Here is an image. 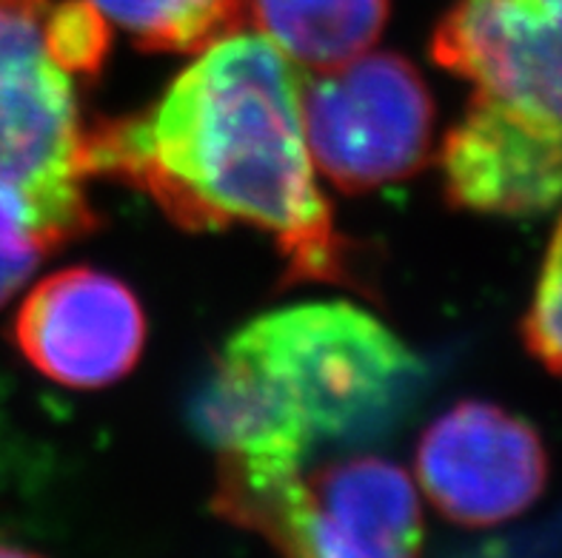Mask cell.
I'll return each instance as SVG.
<instances>
[{"label": "cell", "instance_id": "cell-13", "mask_svg": "<svg viewBox=\"0 0 562 558\" xmlns=\"http://www.w3.org/2000/svg\"><path fill=\"white\" fill-rule=\"evenodd\" d=\"M522 333H526V345L531 348V354L546 368L562 376V217L542 262Z\"/></svg>", "mask_w": 562, "mask_h": 558}, {"label": "cell", "instance_id": "cell-4", "mask_svg": "<svg viewBox=\"0 0 562 558\" xmlns=\"http://www.w3.org/2000/svg\"><path fill=\"white\" fill-rule=\"evenodd\" d=\"M55 0H0V197L55 248L94 228L83 197V126L75 89L52 60Z\"/></svg>", "mask_w": 562, "mask_h": 558}, {"label": "cell", "instance_id": "cell-5", "mask_svg": "<svg viewBox=\"0 0 562 558\" xmlns=\"http://www.w3.org/2000/svg\"><path fill=\"white\" fill-rule=\"evenodd\" d=\"M303 132L314 169L363 194L412 178L431 157L435 100L403 55H360L303 80Z\"/></svg>", "mask_w": 562, "mask_h": 558}, {"label": "cell", "instance_id": "cell-14", "mask_svg": "<svg viewBox=\"0 0 562 558\" xmlns=\"http://www.w3.org/2000/svg\"><path fill=\"white\" fill-rule=\"evenodd\" d=\"M57 251L14 203L0 197V308L26 285L46 254Z\"/></svg>", "mask_w": 562, "mask_h": 558}, {"label": "cell", "instance_id": "cell-6", "mask_svg": "<svg viewBox=\"0 0 562 558\" xmlns=\"http://www.w3.org/2000/svg\"><path fill=\"white\" fill-rule=\"evenodd\" d=\"M417 479L442 516L465 527L517 519L549 481V456L528 422L492 402H460L428 424Z\"/></svg>", "mask_w": 562, "mask_h": 558}, {"label": "cell", "instance_id": "cell-9", "mask_svg": "<svg viewBox=\"0 0 562 558\" xmlns=\"http://www.w3.org/2000/svg\"><path fill=\"white\" fill-rule=\"evenodd\" d=\"M446 197L492 217H540L562 205V126L474 92L440 149Z\"/></svg>", "mask_w": 562, "mask_h": 558}, {"label": "cell", "instance_id": "cell-1", "mask_svg": "<svg viewBox=\"0 0 562 558\" xmlns=\"http://www.w3.org/2000/svg\"><path fill=\"white\" fill-rule=\"evenodd\" d=\"M303 80L243 29L198 52L149 112L83 128L86 174L146 191L189 231L246 223L271 234L283 283H355L349 242L314 180Z\"/></svg>", "mask_w": 562, "mask_h": 558}, {"label": "cell", "instance_id": "cell-10", "mask_svg": "<svg viewBox=\"0 0 562 558\" xmlns=\"http://www.w3.org/2000/svg\"><path fill=\"white\" fill-rule=\"evenodd\" d=\"M251 26L292 64L331 69L380 41L392 0H249Z\"/></svg>", "mask_w": 562, "mask_h": 558}, {"label": "cell", "instance_id": "cell-7", "mask_svg": "<svg viewBox=\"0 0 562 558\" xmlns=\"http://www.w3.org/2000/svg\"><path fill=\"white\" fill-rule=\"evenodd\" d=\"M12 331L21 354L43 376L69 388H103L137 365L146 317L121 280L66 269L29 291Z\"/></svg>", "mask_w": 562, "mask_h": 558}, {"label": "cell", "instance_id": "cell-11", "mask_svg": "<svg viewBox=\"0 0 562 558\" xmlns=\"http://www.w3.org/2000/svg\"><path fill=\"white\" fill-rule=\"evenodd\" d=\"M143 52L198 55L251 26L249 0H92Z\"/></svg>", "mask_w": 562, "mask_h": 558}, {"label": "cell", "instance_id": "cell-2", "mask_svg": "<svg viewBox=\"0 0 562 558\" xmlns=\"http://www.w3.org/2000/svg\"><path fill=\"white\" fill-rule=\"evenodd\" d=\"M420 376L412 348L366 308L300 303L228 337L194 424L221 453L306 459L321 439L378 431Z\"/></svg>", "mask_w": 562, "mask_h": 558}, {"label": "cell", "instance_id": "cell-3", "mask_svg": "<svg viewBox=\"0 0 562 558\" xmlns=\"http://www.w3.org/2000/svg\"><path fill=\"white\" fill-rule=\"evenodd\" d=\"M212 508L289 556L406 558L423 547L412 476L380 456L303 474V459L221 453Z\"/></svg>", "mask_w": 562, "mask_h": 558}, {"label": "cell", "instance_id": "cell-12", "mask_svg": "<svg viewBox=\"0 0 562 558\" xmlns=\"http://www.w3.org/2000/svg\"><path fill=\"white\" fill-rule=\"evenodd\" d=\"M49 55L66 75H94L109 52V21L92 0H55L46 29Z\"/></svg>", "mask_w": 562, "mask_h": 558}, {"label": "cell", "instance_id": "cell-8", "mask_svg": "<svg viewBox=\"0 0 562 558\" xmlns=\"http://www.w3.org/2000/svg\"><path fill=\"white\" fill-rule=\"evenodd\" d=\"M431 55L477 92L562 126V0H457Z\"/></svg>", "mask_w": 562, "mask_h": 558}]
</instances>
